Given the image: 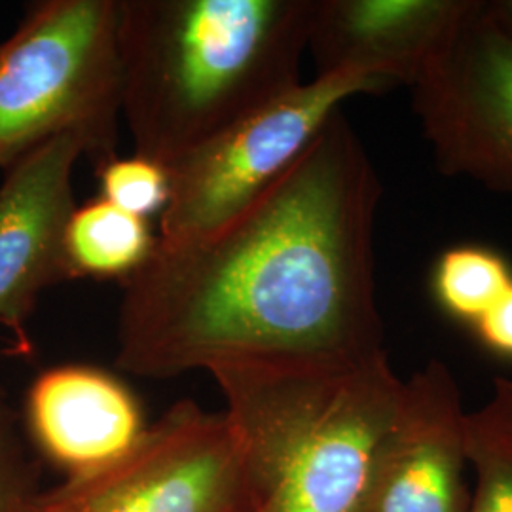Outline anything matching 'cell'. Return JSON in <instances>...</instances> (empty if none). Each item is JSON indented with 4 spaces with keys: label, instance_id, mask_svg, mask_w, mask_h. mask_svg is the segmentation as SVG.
<instances>
[{
    "label": "cell",
    "instance_id": "6da1fadb",
    "mask_svg": "<svg viewBox=\"0 0 512 512\" xmlns=\"http://www.w3.org/2000/svg\"><path fill=\"white\" fill-rule=\"evenodd\" d=\"M382 194L357 131L334 112L238 217L202 238L156 245L122 285L116 366L165 380L382 353L374 253Z\"/></svg>",
    "mask_w": 512,
    "mask_h": 512
},
{
    "label": "cell",
    "instance_id": "7a4b0ae2",
    "mask_svg": "<svg viewBox=\"0 0 512 512\" xmlns=\"http://www.w3.org/2000/svg\"><path fill=\"white\" fill-rule=\"evenodd\" d=\"M317 0H118L122 120L165 167L302 84Z\"/></svg>",
    "mask_w": 512,
    "mask_h": 512
},
{
    "label": "cell",
    "instance_id": "3957f363",
    "mask_svg": "<svg viewBox=\"0 0 512 512\" xmlns=\"http://www.w3.org/2000/svg\"><path fill=\"white\" fill-rule=\"evenodd\" d=\"M247 469L274 512H357L403 399L387 353L220 366Z\"/></svg>",
    "mask_w": 512,
    "mask_h": 512
},
{
    "label": "cell",
    "instance_id": "277c9868",
    "mask_svg": "<svg viewBox=\"0 0 512 512\" xmlns=\"http://www.w3.org/2000/svg\"><path fill=\"white\" fill-rule=\"evenodd\" d=\"M118 0H42L0 42V169L61 133L116 156L122 120Z\"/></svg>",
    "mask_w": 512,
    "mask_h": 512
},
{
    "label": "cell",
    "instance_id": "5b68a950",
    "mask_svg": "<svg viewBox=\"0 0 512 512\" xmlns=\"http://www.w3.org/2000/svg\"><path fill=\"white\" fill-rule=\"evenodd\" d=\"M393 88L372 74H317L222 129L169 167L171 194L160 215V245L202 238L238 217L310 147L355 95Z\"/></svg>",
    "mask_w": 512,
    "mask_h": 512
},
{
    "label": "cell",
    "instance_id": "8992f818",
    "mask_svg": "<svg viewBox=\"0 0 512 512\" xmlns=\"http://www.w3.org/2000/svg\"><path fill=\"white\" fill-rule=\"evenodd\" d=\"M228 416L173 404L124 458L40 490L27 512H258Z\"/></svg>",
    "mask_w": 512,
    "mask_h": 512
},
{
    "label": "cell",
    "instance_id": "52a82bcc",
    "mask_svg": "<svg viewBox=\"0 0 512 512\" xmlns=\"http://www.w3.org/2000/svg\"><path fill=\"white\" fill-rule=\"evenodd\" d=\"M412 92L440 173L512 194V35L490 2L473 0Z\"/></svg>",
    "mask_w": 512,
    "mask_h": 512
},
{
    "label": "cell",
    "instance_id": "ba28073f",
    "mask_svg": "<svg viewBox=\"0 0 512 512\" xmlns=\"http://www.w3.org/2000/svg\"><path fill=\"white\" fill-rule=\"evenodd\" d=\"M88 148L61 133L4 169L0 181V327L21 355L33 353L27 321L38 296L71 281L63 236L74 203V167Z\"/></svg>",
    "mask_w": 512,
    "mask_h": 512
},
{
    "label": "cell",
    "instance_id": "9c48e42d",
    "mask_svg": "<svg viewBox=\"0 0 512 512\" xmlns=\"http://www.w3.org/2000/svg\"><path fill=\"white\" fill-rule=\"evenodd\" d=\"M465 414L442 361L414 372L357 512H469Z\"/></svg>",
    "mask_w": 512,
    "mask_h": 512
},
{
    "label": "cell",
    "instance_id": "30bf717a",
    "mask_svg": "<svg viewBox=\"0 0 512 512\" xmlns=\"http://www.w3.org/2000/svg\"><path fill=\"white\" fill-rule=\"evenodd\" d=\"M21 427L42 458L76 478L124 458L150 425L141 401L116 374L61 365L33 380Z\"/></svg>",
    "mask_w": 512,
    "mask_h": 512
},
{
    "label": "cell",
    "instance_id": "8fae6325",
    "mask_svg": "<svg viewBox=\"0 0 512 512\" xmlns=\"http://www.w3.org/2000/svg\"><path fill=\"white\" fill-rule=\"evenodd\" d=\"M473 0H317L308 50L317 74H372L414 86Z\"/></svg>",
    "mask_w": 512,
    "mask_h": 512
},
{
    "label": "cell",
    "instance_id": "7c38bea8",
    "mask_svg": "<svg viewBox=\"0 0 512 512\" xmlns=\"http://www.w3.org/2000/svg\"><path fill=\"white\" fill-rule=\"evenodd\" d=\"M158 236L148 219L95 198L76 205L67 220L63 251L73 279L128 283L154 255Z\"/></svg>",
    "mask_w": 512,
    "mask_h": 512
},
{
    "label": "cell",
    "instance_id": "4fadbf2b",
    "mask_svg": "<svg viewBox=\"0 0 512 512\" xmlns=\"http://www.w3.org/2000/svg\"><path fill=\"white\" fill-rule=\"evenodd\" d=\"M465 454L475 475L469 512H512L511 378H495L490 399L465 414Z\"/></svg>",
    "mask_w": 512,
    "mask_h": 512
},
{
    "label": "cell",
    "instance_id": "5bb4252c",
    "mask_svg": "<svg viewBox=\"0 0 512 512\" xmlns=\"http://www.w3.org/2000/svg\"><path fill=\"white\" fill-rule=\"evenodd\" d=\"M511 285L509 262L492 249L475 245L444 251L433 272V294L440 308L471 327Z\"/></svg>",
    "mask_w": 512,
    "mask_h": 512
},
{
    "label": "cell",
    "instance_id": "9a60e30c",
    "mask_svg": "<svg viewBox=\"0 0 512 512\" xmlns=\"http://www.w3.org/2000/svg\"><path fill=\"white\" fill-rule=\"evenodd\" d=\"M95 173L101 192L99 198L105 202L141 219L164 213L171 194L169 167L141 154H116L95 165Z\"/></svg>",
    "mask_w": 512,
    "mask_h": 512
},
{
    "label": "cell",
    "instance_id": "2e32d148",
    "mask_svg": "<svg viewBox=\"0 0 512 512\" xmlns=\"http://www.w3.org/2000/svg\"><path fill=\"white\" fill-rule=\"evenodd\" d=\"M38 465L31 459L16 410L0 389V512H27L40 492Z\"/></svg>",
    "mask_w": 512,
    "mask_h": 512
},
{
    "label": "cell",
    "instance_id": "e0dca14e",
    "mask_svg": "<svg viewBox=\"0 0 512 512\" xmlns=\"http://www.w3.org/2000/svg\"><path fill=\"white\" fill-rule=\"evenodd\" d=\"M480 342L495 355L512 359V285L475 325Z\"/></svg>",
    "mask_w": 512,
    "mask_h": 512
},
{
    "label": "cell",
    "instance_id": "ac0fdd59",
    "mask_svg": "<svg viewBox=\"0 0 512 512\" xmlns=\"http://www.w3.org/2000/svg\"><path fill=\"white\" fill-rule=\"evenodd\" d=\"M490 8L499 23L512 35V0H492Z\"/></svg>",
    "mask_w": 512,
    "mask_h": 512
},
{
    "label": "cell",
    "instance_id": "d6986e66",
    "mask_svg": "<svg viewBox=\"0 0 512 512\" xmlns=\"http://www.w3.org/2000/svg\"><path fill=\"white\" fill-rule=\"evenodd\" d=\"M258 512H274V509H272L270 505H264V507H262V509H260Z\"/></svg>",
    "mask_w": 512,
    "mask_h": 512
},
{
    "label": "cell",
    "instance_id": "ffe728a7",
    "mask_svg": "<svg viewBox=\"0 0 512 512\" xmlns=\"http://www.w3.org/2000/svg\"><path fill=\"white\" fill-rule=\"evenodd\" d=\"M0 389H2V385H0Z\"/></svg>",
    "mask_w": 512,
    "mask_h": 512
}]
</instances>
